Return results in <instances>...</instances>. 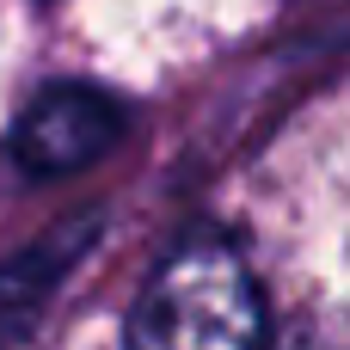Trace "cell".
Masks as SVG:
<instances>
[{"instance_id":"cell-1","label":"cell","mask_w":350,"mask_h":350,"mask_svg":"<svg viewBox=\"0 0 350 350\" xmlns=\"http://www.w3.org/2000/svg\"><path fill=\"white\" fill-rule=\"evenodd\" d=\"M135 345H258L265 301L234 240L191 234L129 314Z\"/></svg>"},{"instance_id":"cell-2","label":"cell","mask_w":350,"mask_h":350,"mask_svg":"<svg viewBox=\"0 0 350 350\" xmlns=\"http://www.w3.org/2000/svg\"><path fill=\"white\" fill-rule=\"evenodd\" d=\"M123 129H129V117L105 86L68 80L25 105V117L12 129V154L31 178H68V172L92 166L98 154H111L123 142Z\"/></svg>"}]
</instances>
